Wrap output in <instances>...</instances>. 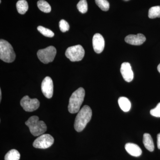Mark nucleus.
<instances>
[{
    "label": "nucleus",
    "instance_id": "obj_4",
    "mask_svg": "<svg viewBox=\"0 0 160 160\" xmlns=\"http://www.w3.org/2000/svg\"><path fill=\"white\" fill-rule=\"evenodd\" d=\"M16 54L13 48L6 40H0V59L7 63L14 62Z\"/></svg>",
    "mask_w": 160,
    "mask_h": 160
},
{
    "label": "nucleus",
    "instance_id": "obj_21",
    "mask_svg": "<svg viewBox=\"0 0 160 160\" xmlns=\"http://www.w3.org/2000/svg\"><path fill=\"white\" fill-rule=\"evenodd\" d=\"M97 5L104 11H107L109 9V4L107 0H95Z\"/></svg>",
    "mask_w": 160,
    "mask_h": 160
},
{
    "label": "nucleus",
    "instance_id": "obj_5",
    "mask_svg": "<svg viewBox=\"0 0 160 160\" xmlns=\"http://www.w3.org/2000/svg\"><path fill=\"white\" fill-rule=\"evenodd\" d=\"M65 55L71 62H79L84 58L85 50L81 45L71 46L66 49Z\"/></svg>",
    "mask_w": 160,
    "mask_h": 160
},
{
    "label": "nucleus",
    "instance_id": "obj_23",
    "mask_svg": "<svg viewBox=\"0 0 160 160\" xmlns=\"http://www.w3.org/2000/svg\"><path fill=\"white\" fill-rule=\"evenodd\" d=\"M59 28L60 30L62 32H66L69 29V23L64 20H61L59 22Z\"/></svg>",
    "mask_w": 160,
    "mask_h": 160
},
{
    "label": "nucleus",
    "instance_id": "obj_9",
    "mask_svg": "<svg viewBox=\"0 0 160 160\" xmlns=\"http://www.w3.org/2000/svg\"><path fill=\"white\" fill-rule=\"evenodd\" d=\"M42 92L47 98H52L53 92V84L52 80L49 77H46L43 80L41 86Z\"/></svg>",
    "mask_w": 160,
    "mask_h": 160
},
{
    "label": "nucleus",
    "instance_id": "obj_25",
    "mask_svg": "<svg viewBox=\"0 0 160 160\" xmlns=\"http://www.w3.org/2000/svg\"><path fill=\"white\" fill-rule=\"evenodd\" d=\"M157 145L158 149H160V133L157 135Z\"/></svg>",
    "mask_w": 160,
    "mask_h": 160
},
{
    "label": "nucleus",
    "instance_id": "obj_7",
    "mask_svg": "<svg viewBox=\"0 0 160 160\" xmlns=\"http://www.w3.org/2000/svg\"><path fill=\"white\" fill-rule=\"evenodd\" d=\"M53 142L54 138L50 134H42L35 140L33 146L38 149H47L50 147Z\"/></svg>",
    "mask_w": 160,
    "mask_h": 160
},
{
    "label": "nucleus",
    "instance_id": "obj_12",
    "mask_svg": "<svg viewBox=\"0 0 160 160\" xmlns=\"http://www.w3.org/2000/svg\"><path fill=\"white\" fill-rule=\"evenodd\" d=\"M126 43L134 46H140L145 42L146 38L141 33L137 35L130 34L126 36L125 39Z\"/></svg>",
    "mask_w": 160,
    "mask_h": 160
},
{
    "label": "nucleus",
    "instance_id": "obj_22",
    "mask_svg": "<svg viewBox=\"0 0 160 160\" xmlns=\"http://www.w3.org/2000/svg\"><path fill=\"white\" fill-rule=\"evenodd\" d=\"M77 7L81 13H85L88 11V4L86 0H80Z\"/></svg>",
    "mask_w": 160,
    "mask_h": 160
},
{
    "label": "nucleus",
    "instance_id": "obj_8",
    "mask_svg": "<svg viewBox=\"0 0 160 160\" xmlns=\"http://www.w3.org/2000/svg\"><path fill=\"white\" fill-rule=\"evenodd\" d=\"M20 105L25 111L32 112L39 108L40 102L37 99H31L28 96H25L21 100Z\"/></svg>",
    "mask_w": 160,
    "mask_h": 160
},
{
    "label": "nucleus",
    "instance_id": "obj_16",
    "mask_svg": "<svg viewBox=\"0 0 160 160\" xmlns=\"http://www.w3.org/2000/svg\"><path fill=\"white\" fill-rule=\"evenodd\" d=\"M18 12L21 14H24L28 11L29 6L26 0H20L16 4Z\"/></svg>",
    "mask_w": 160,
    "mask_h": 160
},
{
    "label": "nucleus",
    "instance_id": "obj_13",
    "mask_svg": "<svg viewBox=\"0 0 160 160\" xmlns=\"http://www.w3.org/2000/svg\"><path fill=\"white\" fill-rule=\"evenodd\" d=\"M126 151L130 155L138 157L142 154V150L139 146L134 143H128L125 145Z\"/></svg>",
    "mask_w": 160,
    "mask_h": 160
},
{
    "label": "nucleus",
    "instance_id": "obj_6",
    "mask_svg": "<svg viewBox=\"0 0 160 160\" xmlns=\"http://www.w3.org/2000/svg\"><path fill=\"white\" fill-rule=\"evenodd\" d=\"M56 53V49L54 46H49L45 49L39 50L37 56L41 62L44 64H48L54 60Z\"/></svg>",
    "mask_w": 160,
    "mask_h": 160
},
{
    "label": "nucleus",
    "instance_id": "obj_14",
    "mask_svg": "<svg viewBox=\"0 0 160 160\" xmlns=\"http://www.w3.org/2000/svg\"><path fill=\"white\" fill-rule=\"evenodd\" d=\"M143 143L147 150L152 152L154 149L153 140L149 133H146L143 135Z\"/></svg>",
    "mask_w": 160,
    "mask_h": 160
},
{
    "label": "nucleus",
    "instance_id": "obj_26",
    "mask_svg": "<svg viewBox=\"0 0 160 160\" xmlns=\"http://www.w3.org/2000/svg\"><path fill=\"white\" fill-rule=\"evenodd\" d=\"M158 70L160 73V63L158 66Z\"/></svg>",
    "mask_w": 160,
    "mask_h": 160
},
{
    "label": "nucleus",
    "instance_id": "obj_3",
    "mask_svg": "<svg viewBox=\"0 0 160 160\" xmlns=\"http://www.w3.org/2000/svg\"><path fill=\"white\" fill-rule=\"evenodd\" d=\"M25 123L29 127L31 134L34 136L41 135L47 130L46 124L43 121H40L39 118L36 116L29 118Z\"/></svg>",
    "mask_w": 160,
    "mask_h": 160
},
{
    "label": "nucleus",
    "instance_id": "obj_1",
    "mask_svg": "<svg viewBox=\"0 0 160 160\" xmlns=\"http://www.w3.org/2000/svg\"><path fill=\"white\" fill-rule=\"evenodd\" d=\"M92 116V111L89 106H83L78 112L76 117L74 124L76 131L80 132L85 129Z\"/></svg>",
    "mask_w": 160,
    "mask_h": 160
},
{
    "label": "nucleus",
    "instance_id": "obj_15",
    "mask_svg": "<svg viewBox=\"0 0 160 160\" xmlns=\"http://www.w3.org/2000/svg\"><path fill=\"white\" fill-rule=\"evenodd\" d=\"M118 102L120 108L125 112L129 111L131 109V102L127 98L124 97L119 98L118 100Z\"/></svg>",
    "mask_w": 160,
    "mask_h": 160
},
{
    "label": "nucleus",
    "instance_id": "obj_10",
    "mask_svg": "<svg viewBox=\"0 0 160 160\" xmlns=\"http://www.w3.org/2000/svg\"><path fill=\"white\" fill-rule=\"evenodd\" d=\"M92 46L96 53H100L103 51L105 47V40L100 33H96L92 38Z\"/></svg>",
    "mask_w": 160,
    "mask_h": 160
},
{
    "label": "nucleus",
    "instance_id": "obj_2",
    "mask_svg": "<svg viewBox=\"0 0 160 160\" xmlns=\"http://www.w3.org/2000/svg\"><path fill=\"white\" fill-rule=\"evenodd\" d=\"M85 96V89L82 87L78 88L72 93L69 98L68 106V110L70 113H75L80 111Z\"/></svg>",
    "mask_w": 160,
    "mask_h": 160
},
{
    "label": "nucleus",
    "instance_id": "obj_20",
    "mask_svg": "<svg viewBox=\"0 0 160 160\" xmlns=\"http://www.w3.org/2000/svg\"><path fill=\"white\" fill-rule=\"evenodd\" d=\"M37 29L41 34L46 37L52 38L54 36V34L53 32L51 31L50 29L43 27V26H38Z\"/></svg>",
    "mask_w": 160,
    "mask_h": 160
},
{
    "label": "nucleus",
    "instance_id": "obj_18",
    "mask_svg": "<svg viewBox=\"0 0 160 160\" xmlns=\"http://www.w3.org/2000/svg\"><path fill=\"white\" fill-rule=\"evenodd\" d=\"M38 7L41 11L46 13H49L51 10V6L49 3L44 0H40L38 2Z\"/></svg>",
    "mask_w": 160,
    "mask_h": 160
},
{
    "label": "nucleus",
    "instance_id": "obj_11",
    "mask_svg": "<svg viewBox=\"0 0 160 160\" xmlns=\"http://www.w3.org/2000/svg\"><path fill=\"white\" fill-rule=\"evenodd\" d=\"M120 71L122 76L126 82H130L132 81L134 75L132 69L131 65L129 63H123L121 65Z\"/></svg>",
    "mask_w": 160,
    "mask_h": 160
},
{
    "label": "nucleus",
    "instance_id": "obj_27",
    "mask_svg": "<svg viewBox=\"0 0 160 160\" xmlns=\"http://www.w3.org/2000/svg\"><path fill=\"white\" fill-rule=\"evenodd\" d=\"M2 91L1 89H0V101H2Z\"/></svg>",
    "mask_w": 160,
    "mask_h": 160
},
{
    "label": "nucleus",
    "instance_id": "obj_19",
    "mask_svg": "<svg viewBox=\"0 0 160 160\" xmlns=\"http://www.w3.org/2000/svg\"><path fill=\"white\" fill-rule=\"evenodd\" d=\"M148 16L149 18L151 19L160 18V6H153L150 8Z\"/></svg>",
    "mask_w": 160,
    "mask_h": 160
},
{
    "label": "nucleus",
    "instance_id": "obj_17",
    "mask_svg": "<svg viewBox=\"0 0 160 160\" xmlns=\"http://www.w3.org/2000/svg\"><path fill=\"white\" fill-rule=\"evenodd\" d=\"M20 154L16 149H12L6 153L5 157V160H19Z\"/></svg>",
    "mask_w": 160,
    "mask_h": 160
},
{
    "label": "nucleus",
    "instance_id": "obj_24",
    "mask_svg": "<svg viewBox=\"0 0 160 160\" xmlns=\"http://www.w3.org/2000/svg\"><path fill=\"white\" fill-rule=\"evenodd\" d=\"M150 114L155 117H160V102L158 104L154 109H151L150 111Z\"/></svg>",
    "mask_w": 160,
    "mask_h": 160
}]
</instances>
